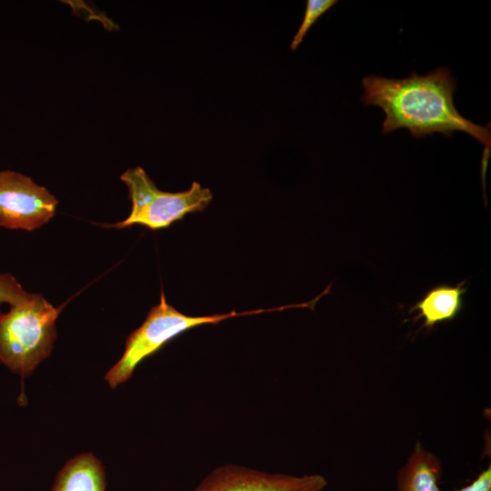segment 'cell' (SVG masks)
Wrapping results in <instances>:
<instances>
[{
	"mask_svg": "<svg viewBox=\"0 0 491 491\" xmlns=\"http://www.w3.org/2000/svg\"><path fill=\"white\" fill-rule=\"evenodd\" d=\"M336 3V0H308L306 2L304 18L290 44L292 51L296 50L315 22Z\"/></svg>",
	"mask_w": 491,
	"mask_h": 491,
	"instance_id": "obj_10",
	"label": "cell"
},
{
	"mask_svg": "<svg viewBox=\"0 0 491 491\" xmlns=\"http://www.w3.org/2000/svg\"><path fill=\"white\" fill-rule=\"evenodd\" d=\"M326 485L320 475L295 476L226 465L211 472L193 491H321Z\"/></svg>",
	"mask_w": 491,
	"mask_h": 491,
	"instance_id": "obj_6",
	"label": "cell"
},
{
	"mask_svg": "<svg viewBox=\"0 0 491 491\" xmlns=\"http://www.w3.org/2000/svg\"><path fill=\"white\" fill-rule=\"evenodd\" d=\"M120 179L128 188L132 209L125 220L106 225L116 229L134 225H145L153 231L166 228L189 213L204 211L214 198L209 188L195 181L185 191H161L140 166L127 169Z\"/></svg>",
	"mask_w": 491,
	"mask_h": 491,
	"instance_id": "obj_4",
	"label": "cell"
},
{
	"mask_svg": "<svg viewBox=\"0 0 491 491\" xmlns=\"http://www.w3.org/2000/svg\"><path fill=\"white\" fill-rule=\"evenodd\" d=\"M441 464L438 458L420 444L397 475L399 491H441L438 486Z\"/></svg>",
	"mask_w": 491,
	"mask_h": 491,
	"instance_id": "obj_9",
	"label": "cell"
},
{
	"mask_svg": "<svg viewBox=\"0 0 491 491\" xmlns=\"http://www.w3.org/2000/svg\"><path fill=\"white\" fill-rule=\"evenodd\" d=\"M294 307H304V304L244 312L233 310L225 314L191 316L170 306L166 302L164 290L161 289L159 303L150 308L144 323L128 336L123 356L107 371L105 379L111 388L125 383L132 376L139 363L157 352L176 336L193 327L207 324L215 325L237 316L283 311Z\"/></svg>",
	"mask_w": 491,
	"mask_h": 491,
	"instance_id": "obj_3",
	"label": "cell"
},
{
	"mask_svg": "<svg viewBox=\"0 0 491 491\" xmlns=\"http://www.w3.org/2000/svg\"><path fill=\"white\" fill-rule=\"evenodd\" d=\"M105 472L92 453L70 459L57 473L51 491H105Z\"/></svg>",
	"mask_w": 491,
	"mask_h": 491,
	"instance_id": "obj_8",
	"label": "cell"
},
{
	"mask_svg": "<svg viewBox=\"0 0 491 491\" xmlns=\"http://www.w3.org/2000/svg\"><path fill=\"white\" fill-rule=\"evenodd\" d=\"M456 81L447 68L440 67L425 75L413 72L401 79L369 75L363 79L366 105L383 109V134L406 128L412 136L434 133L451 136L463 131L490 150V127L476 125L456 110L453 94Z\"/></svg>",
	"mask_w": 491,
	"mask_h": 491,
	"instance_id": "obj_1",
	"label": "cell"
},
{
	"mask_svg": "<svg viewBox=\"0 0 491 491\" xmlns=\"http://www.w3.org/2000/svg\"><path fill=\"white\" fill-rule=\"evenodd\" d=\"M456 491H491V466L481 472L470 485Z\"/></svg>",
	"mask_w": 491,
	"mask_h": 491,
	"instance_id": "obj_12",
	"label": "cell"
},
{
	"mask_svg": "<svg viewBox=\"0 0 491 491\" xmlns=\"http://www.w3.org/2000/svg\"><path fill=\"white\" fill-rule=\"evenodd\" d=\"M30 295L23 289L12 275L0 274V305L2 303H8L11 306L16 305Z\"/></svg>",
	"mask_w": 491,
	"mask_h": 491,
	"instance_id": "obj_11",
	"label": "cell"
},
{
	"mask_svg": "<svg viewBox=\"0 0 491 491\" xmlns=\"http://www.w3.org/2000/svg\"><path fill=\"white\" fill-rule=\"evenodd\" d=\"M56 198L44 186L21 173L0 171V225L33 231L55 213Z\"/></svg>",
	"mask_w": 491,
	"mask_h": 491,
	"instance_id": "obj_5",
	"label": "cell"
},
{
	"mask_svg": "<svg viewBox=\"0 0 491 491\" xmlns=\"http://www.w3.org/2000/svg\"><path fill=\"white\" fill-rule=\"evenodd\" d=\"M63 307H54L41 295L31 294L0 314V362L22 378L27 377L49 356Z\"/></svg>",
	"mask_w": 491,
	"mask_h": 491,
	"instance_id": "obj_2",
	"label": "cell"
},
{
	"mask_svg": "<svg viewBox=\"0 0 491 491\" xmlns=\"http://www.w3.org/2000/svg\"><path fill=\"white\" fill-rule=\"evenodd\" d=\"M466 280L455 286L442 284L429 288L410 308L417 312L416 320L423 319L422 327L433 329L437 324L454 320L464 306V295L467 291Z\"/></svg>",
	"mask_w": 491,
	"mask_h": 491,
	"instance_id": "obj_7",
	"label": "cell"
}]
</instances>
